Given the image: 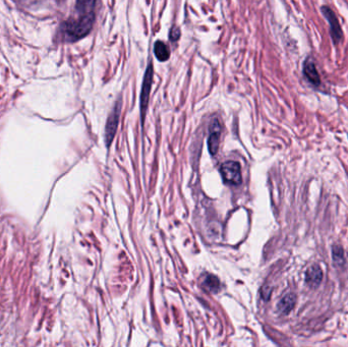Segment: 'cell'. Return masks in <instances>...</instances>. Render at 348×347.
Segmentation results:
<instances>
[{
    "mask_svg": "<svg viewBox=\"0 0 348 347\" xmlns=\"http://www.w3.org/2000/svg\"><path fill=\"white\" fill-rule=\"evenodd\" d=\"M95 21V14L89 13L80 15L77 20H72L65 24V36L71 42L77 41L87 36L91 32Z\"/></svg>",
    "mask_w": 348,
    "mask_h": 347,
    "instance_id": "6da1fadb",
    "label": "cell"
},
{
    "mask_svg": "<svg viewBox=\"0 0 348 347\" xmlns=\"http://www.w3.org/2000/svg\"><path fill=\"white\" fill-rule=\"evenodd\" d=\"M153 77H154V69H153V63L150 61L148 63L147 70L144 75L143 78V85H142V92H141V100H140V107H141V116H142V121L144 122L146 112L148 109V104H149V99H150V93H151V88L153 84Z\"/></svg>",
    "mask_w": 348,
    "mask_h": 347,
    "instance_id": "7a4b0ae2",
    "label": "cell"
},
{
    "mask_svg": "<svg viewBox=\"0 0 348 347\" xmlns=\"http://www.w3.org/2000/svg\"><path fill=\"white\" fill-rule=\"evenodd\" d=\"M121 106H122V100L121 98H119L117 101L115 102L113 109L111 110L106 126H105V142L107 147H109L115 137L116 130H117L118 122H119V117H120V112H121Z\"/></svg>",
    "mask_w": 348,
    "mask_h": 347,
    "instance_id": "3957f363",
    "label": "cell"
},
{
    "mask_svg": "<svg viewBox=\"0 0 348 347\" xmlns=\"http://www.w3.org/2000/svg\"><path fill=\"white\" fill-rule=\"evenodd\" d=\"M220 173L225 184L238 186L241 184L240 165L235 161H227L221 165Z\"/></svg>",
    "mask_w": 348,
    "mask_h": 347,
    "instance_id": "277c9868",
    "label": "cell"
},
{
    "mask_svg": "<svg viewBox=\"0 0 348 347\" xmlns=\"http://www.w3.org/2000/svg\"><path fill=\"white\" fill-rule=\"evenodd\" d=\"M321 11L330 25V34L334 45L339 44L343 38V32L335 12L327 5H323Z\"/></svg>",
    "mask_w": 348,
    "mask_h": 347,
    "instance_id": "5b68a950",
    "label": "cell"
},
{
    "mask_svg": "<svg viewBox=\"0 0 348 347\" xmlns=\"http://www.w3.org/2000/svg\"><path fill=\"white\" fill-rule=\"evenodd\" d=\"M303 74L309 84L312 87L317 88L321 85V77L317 70V65L310 56L307 57L303 64Z\"/></svg>",
    "mask_w": 348,
    "mask_h": 347,
    "instance_id": "8992f818",
    "label": "cell"
},
{
    "mask_svg": "<svg viewBox=\"0 0 348 347\" xmlns=\"http://www.w3.org/2000/svg\"><path fill=\"white\" fill-rule=\"evenodd\" d=\"M221 136V125L218 119H213L210 124V133L208 138V148L211 155H215L218 152L219 143Z\"/></svg>",
    "mask_w": 348,
    "mask_h": 347,
    "instance_id": "52a82bcc",
    "label": "cell"
},
{
    "mask_svg": "<svg viewBox=\"0 0 348 347\" xmlns=\"http://www.w3.org/2000/svg\"><path fill=\"white\" fill-rule=\"evenodd\" d=\"M323 277L324 275L321 267L317 265V264H314V265H311L306 271L305 280L308 286H309L310 288H317L322 283Z\"/></svg>",
    "mask_w": 348,
    "mask_h": 347,
    "instance_id": "ba28073f",
    "label": "cell"
},
{
    "mask_svg": "<svg viewBox=\"0 0 348 347\" xmlns=\"http://www.w3.org/2000/svg\"><path fill=\"white\" fill-rule=\"evenodd\" d=\"M296 304V295L294 293H287L284 295L277 305V310L281 315H288L294 308Z\"/></svg>",
    "mask_w": 348,
    "mask_h": 347,
    "instance_id": "9c48e42d",
    "label": "cell"
},
{
    "mask_svg": "<svg viewBox=\"0 0 348 347\" xmlns=\"http://www.w3.org/2000/svg\"><path fill=\"white\" fill-rule=\"evenodd\" d=\"M154 54H155V57L159 61H161V62L166 61L170 57L169 48L166 44L163 43L162 41H157L154 44Z\"/></svg>",
    "mask_w": 348,
    "mask_h": 347,
    "instance_id": "30bf717a",
    "label": "cell"
},
{
    "mask_svg": "<svg viewBox=\"0 0 348 347\" xmlns=\"http://www.w3.org/2000/svg\"><path fill=\"white\" fill-rule=\"evenodd\" d=\"M97 0H77L76 9L79 15L93 13Z\"/></svg>",
    "mask_w": 348,
    "mask_h": 347,
    "instance_id": "8fae6325",
    "label": "cell"
},
{
    "mask_svg": "<svg viewBox=\"0 0 348 347\" xmlns=\"http://www.w3.org/2000/svg\"><path fill=\"white\" fill-rule=\"evenodd\" d=\"M332 261L336 268L343 267L345 264V257L343 247L340 244H334L332 246Z\"/></svg>",
    "mask_w": 348,
    "mask_h": 347,
    "instance_id": "7c38bea8",
    "label": "cell"
},
{
    "mask_svg": "<svg viewBox=\"0 0 348 347\" xmlns=\"http://www.w3.org/2000/svg\"><path fill=\"white\" fill-rule=\"evenodd\" d=\"M204 286L209 290L213 292H217L220 289V281L216 276L213 275H207L205 281H204Z\"/></svg>",
    "mask_w": 348,
    "mask_h": 347,
    "instance_id": "4fadbf2b",
    "label": "cell"
},
{
    "mask_svg": "<svg viewBox=\"0 0 348 347\" xmlns=\"http://www.w3.org/2000/svg\"><path fill=\"white\" fill-rule=\"evenodd\" d=\"M169 38H170V40H171L172 42L177 41V40L180 38V30H179L178 28L173 27V28L170 30Z\"/></svg>",
    "mask_w": 348,
    "mask_h": 347,
    "instance_id": "5bb4252c",
    "label": "cell"
}]
</instances>
